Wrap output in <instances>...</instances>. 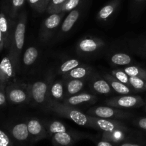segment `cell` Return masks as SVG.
I'll return each instance as SVG.
<instances>
[{
  "mask_svg": "<svg viewBox=\"0 0 146 146\" xmlns=\"http://www.w3.org/2000/svg\"><path fill=\"white\" fill-rule=\"evenodd\" d=\"M145 110H146V106H145Z\"/></svg>",
  "mask_w": 146,
  "mask_h": 146,
  "instance_id": "ee69618b",
  "label": "cell"
},
{
  "mask_svg": "<svg viewBox=\"0 0 146 146\" xmlns=\"http://www.w3.org/2000/svg\"><path fill=\"white\" fill-rule=\"evenodd\" d=\"M97 100L95 95L88 93H78L75 95L67 96L62 101L63 104L76 107L84 104H94Z\"/></svg>",
  "mask_w": 146,
  "mask_h": 146,
  "instance_id": "7c38bea8",
  "label": "cell"
},
{
  "mask_svg": "<svg viewBox=\"0 0 146 146\" xmlns=\"http://www.w3.org/2000/svg\"><path fill=\"white\" fill-rule=\"evenodd\" d=\"M121 0H111L104 5L97 14V19L101 22H106L112 17L119 6Z\"/></svg>",
  "mask_w": 146,
  "mask_h": 146,
  "instance_id": "9a60e30c",
  "label": "cell"
},
{
  "mask_svg": "<svg viewBox=\"0 0 146 146\" xmlns=\"http://www.w3.org/2000/svg\"><path fill=\"white\" fill-rule=\"evenodd\" d=\"M50 1L51 0H43V4H42V7H41V13L44 12L45 11H46L47 7H48V4H49Z\"/></svg>",
  "mask_w": 146,
  "mask_h": 146,
  "instance_id": "f35d334b",
  "label": "cell"
},
{
  "mask_svg": "<svg viewBox=\"0 0 146 146\" xmlns=\"http://www.w3.org/2000/svg\"><path fill=\"white\" fill-rule=\"evenodd\" d=\"M111 62L115 66H126L131 65L133 63V58L129 54L125 53L118 52L111 55Z\"/></svg>",
  "mask_w": 146,
  "mask_h": 146,
  "instance_id": "603a6c76",
  "label": "cell"
},
{
  "mask_svg": "<svg viewBox=\"0 0 146 146\" xmlns=\"http://www.w3.org/2000/svg\"><path fill=\"white\" fill-rule=\"evenodd\" d=\"M7 98L14 104H21L27 103L31 99L29 92V86H24L19 85H9L6 87Z\"/></svg>",
  "mask_w": 146,
  "mask_h": 146,
  "instance_id": "9c48e42d",
  "label": "cell"
},
{
  "mask_svg": "<svg viewBox=\"0 0 146 146\" xmlns=\"http://www.w3.org/2000/svg\"><path fill=\"white\" fill-rule=\"evenodd\" d=\"M38 57V50L35 46H29L26 49L23 56V64L26 66H31L35 64Z\"/></svg>",
  "mask_w": 146,
  "mask_h": 146,
  "instance_id": "484cf974",
  "label": "cell"
},
{
  "mask_svg": "<svg viewBox=\"0 0 146 146\" xmlns=\"http://www.w3.org/2000/svg\"><path fill=\"white\" fill-rule=\"evenodd\" d=\"M27 127L31 143H36L44 138H48L45 124L43 123L38 118H32L27 120Z\"/></svg>",
  "mask_w": 146,
  "mask_h": 146,
  "instance_id": "30bf717a",
  "label": "cell"
},
{
  "mask_svg": "<svg viewBox=\"0 0 146 146\" xmlns=\"http://www.w3.org/2000/svg\"><path fill=\"white\" fill-rule=\"evenodd\" d=\"M130 87L137 91H146V80L138 77L129 76Z\"/></svg>",
  "mask_w": 146,
  "mask_h": 146,
  "instance_id": "f1b7e54d",
  "label": "cell"
},
{
  "mask_svg": "<svg viewBox=\"0 0 146 146\" xmlns=\"http://www.w3.org/2000/svg\"><path fill=\"white\" fill-rule=\"evenodd\" d=\"M27 15L26 11H22L19 14L15 28L14 29L11 45H10L9 56L12 60L16 68L18 67L20 55L24 45L25 33L27 28Z\"/></svg>",
  "mask_w": 146,
  "mask_h": 146,
  "instance_id": "7a4b0ae2",
  "label": "cell"
},
{
  "mask_svg": "<svg viewBox=\"0 0 146 146\" xmlns=\"http://www.w3.org/2000/svg\"><path fill=\"white\" fill-rule=\"evenodd\" d=\"M87 114L91 116L98 117L102 118L114 120L128 119L132 116V114L120 108L109 106H95L92 107L87 111Z\"/></svg>",
  "mask_w": 146,
  "mask_h": 146,
  "instance_id": "3957f363",
  "label": "cell"
},
{
  "mask_svg": "<svg viewBox=\"0 0 146 146\" xmlns=\"http://www.w3.org/2000/svg\"><path fill=\"white\" fill-rule=\"evenodd\" d=\"M111 74L113 76L119 81L130 86L129 76L123 70V68H121H121H118V69L113 70V71H111Z\"/></svg>",
  "mask_w": 146,
  "mask_h": 146,
  "instance_id": "1f68e13d",
  "label": "cell"
},
{
  "mask_svg": "<svg viewBox=\"0 0 146 146\" xmlns=\"http://www.w3.org/2000/svg\"><path fill=\"white\" fill-rule=\"evenodd\" d=\"M52 78L48 77L44 80H39L29 85V92L31 99L38 105L46 104L48 98L50 86Z\"/></svg>",
  "mask_w": 146,
  "mask_h": 146,
  "instance_id": "5b68a950",
  "label": "cell"
},
{
  "mask_svg": "<svg viewBox=\"0 0 146 146\" xmlns=\"http://www.w3.org/2000/svg\"><path fill=\"white\" fill-rule=\"evenodd\" d=\"M106 104L117 108H139L144 105V101L139 96L123 95L111 98L106 101Z\"/></svg>",
  "mask_w": 146,
  "mask_h": 146,
  "instance_id": "52a82bcc",
  "label": "cell"
},
{
  "mask_svg": "<svg viewBox=\"0 0 146 146\" xmlns=\"http://www.w3.org/2000/svg\"><path fill=\"white\" fill-rule=\"evenodd\" d=\"M54 146H74L76 142V137L69 132L56 133L51 137Z\"/></svg>",
  "mask_w": 146,
  "mask_h": 146,
  "instance_id": "ffe728a7",
  "label": "cell"
},
{
  "mask_svg": "<svg viewBox=\"0 0 146 146\" xmlns=\"http://www.w3.org/2000/svg\"><path fill=\"white\" fill-rule=\"evenodd\" d=\"M11 134L14 138L19 142H26L28 140H30L27 122L19 123L14 125L11 129Z\"/></svg>",
  "mask_w": 146,
  "mask_h": 146,
  "instance_id": "44dd1931",
  "label": "cell"
},
{
  "mask_svg": "<svg viewBox=\"0 0 146 146\" xmlns=\"http://www.w3.org/2000/svg\"><path fill=\"white\" fill-rule=\"evenodd\" d=\"M0 146H11L9 137L1 130H0Z\"/></svg>",
  "mask_w": 146,
  "mask_h": 146,
  "instance_id": "836d02e7",
  "label": "cell"
},
{
  "mask_svg": "<svg viewBox=\"0 0 146 146\" xmlns=\"http://www.w3.org/2000/svg\"><path fill=\"white\" fill-rule=\"evenodd\" d=\"M104 40L98 37L86 36L81 38L76 45V51L83 56H90L98 52L104 47Z\"/></svg>",
  "mask_w": 146,
  "mask_h": 146,
  "instance_id": "ba28073f",
  "label": "cell"
},
{
  "mask_svg": "<svg viewBox=\"0 0 146 146\" xmlns=\"http://www.w3.org/2000/svg\"><path fill=\"white\" fill-rule=\"evenodd\" d=\"M94 69L91 66L81 64L78 66L63 75L64 80L66 79H85L93 74Z\"/></svg>",
  "mask_w": 146,
  "mask_h": 146,
  "instance_id": "5bb4252c",
  "label": "cell"
},
{
  "mask_svg": "<svg viewBox=\"0 0 146 146\" xmlns=\"http://www.w3.org/2000/svg\"><path fill=\"white\" fill-rule=\"evenodd\" d=\"M145 46H146V42H145Z\"/></svg>",
  "mask_w": 146,
  "mask_h": 146,
  "instance_id": "7bdbcfd3",
  "label": "cell"
},
{
  "mask_svg": "<svg viewBox=\"0 0 146 146\" xmlns=\"http://www.w3.org/2000/svg\"><path fill=\"white\" fill-rule=\"evenodd\" d=\"M16 67L9 55L0 61V86H5L14 78Z\"/></svg>",
  "mask_w": 146,
  "mask_h": 146,
  "instance_id": "8fae6325",
  "label": "cell"
},
{
  "mask_svg": "<svg viewBox=\"0 0 146 146\" xmlns=\"http://www.w3.org/2000/svg\"><path fill=\"white\" fill-rule=\"evenodd\" d=\"M4 48V38H3L2 33H1V30H0V51H1L3 50V48Z\"/></svg>",
  "mask_w": 146,
  "mask_h": 146,
  "instance_id": "60d3db41",
  "label": "cell"
},
{
  "mask_svg": "<svg viewBox=\"0 0 146 146\" xmlns=\"http://www.w3.org/2000/svg\"><path fill=\"white\" fill-rule=\"evenodd\" d=\"M0 30L2 33L4 41V47L8 48L10 47L12 38L13 33L11 23L6 14L3 11L0 12Z\"/></svg>",
  "mask_w": 146,
  "mask_h": 146,
  "instance_id": "4fadbf2b",
  "label": "cell"
},
{
  "mask_svg": "<svg viewBox=\"0 0 146 146\" xmlns=\"http://www.w3.org/2000/svg\"><path fill=\"white\" fill-rule=\"evenodd\" d=\"M145 0H134V2L136 3V4H141V3L143 2Z\"/></svg>",
  "mask_w": 146,
  "mask_h": 146,
  "instance_id": "b9f144b4",
  "label": "cell"
},
{
  "mask_svg": "<svg viewBox=\"0 0 146 146\" xmlns=\"http://www.w3.org/2000/svg\"><path fill=\"white\" fill-rule=\"evenodd\" d=\"M66 0H51L47 7L46 11L48 14H53L58 8L66 2Z\"/></svg>",
  "mask_w": 146,
  "mask_h": 146,
  "instance_id": "d6a6232c",
  "label": "cell"
},
{
  "mask_svg": "<svg viewBox=\"0 0 146 146\" xmlns=\"http://www.w3.org/2000/svg\"><path fill=\"white\" fill-rule=\"evenodd\" d=\"M134 123L141 129L143 130V131H146V118L143 117V118H140L138 119L135 120L134 121Z\"/></svg>",
  "mask_w": 146,
  "mask_h": 146,
  "instance_id": "d590c367",
  "label": "cell"
},
{
  "mask_svg": "<svg viewBox=\"0 0 146 146\" xmlns=\"http://www.w3.org/2000/svg\"><path fill=\"white\" fill-rule=\"evenodd\" d=\"M104 78L108 81L112 88L113 91L121 95H127L132 92V88L129 86L118 81L111 74H104Z\"/></svg>",
  "mask_w": 146,
  "mask_h": 146,
  "instance_id": "d6986e66",
  "label": "cell"
},
{
  "mask_svg": "<svg viewBox=\"0 0 146 146\" xmlns=\"http://www.w3.org/2000/svg\"><path fill=\"white\" fill-rule=\"evenodd\" d=\"M46 106L48 110L67 119L71 120L77 125L92 128L91 115L85 114L80 110L77 109L76 107L50 99L47 101Z\"/></svg>",
  "mask_w": 146,
  "mask_h": 146,
  "instance_id": "6da1fadb",
  "label": "cell"
},
{
  "mask_svg": "<svg viewBox=\"0 0 146 146\" xmlns=\"http://www.w3.org/2000/svg\"><path fill=\"white\" fill-rule=\"evenodd\" d=\"M91 123L92 128L102 132H114V131H123V132H130V129L125 125V123L119 120L108 119L98 117L91 116Z\"/></svg>",
  "mask_w": 146,
  "mask_h": 146,
  "instance_id": "8992f818",
  "label": "cell"
},
{
  "mask_svg": "<svg viewBox=\"0 0 146 146\" xmlns=\"http://www.w3.org/2000/svg\"><path fill=\"white\" fill-rule=\"evenodd\" d=\"M26 1L27 0H11V7L9 10V15L11 18L14 19L18 16L19 11L24 5Z\"/></svg>",
  "mask_w": 146,
  "mask_h": 146,
  "instance_id": "4dcf8cb0",
  "label": "cell"
},
{
  "mask_svg": "<svg viewBox=\"0 0 146 146\" xmlns=\"http://www.w3.org/2000/svg\"><path fill=\"white\" fill-rule=\"evenodd\" d=\"M80 15H81V9H79L76 8L72 11H69V14L66 16L61 26V30H60L61 34H67L69 32L79 19Z\"/></svg>",
  "mask_w": 146,
  "mask_h": 146,
  "instance_id": "ac0fdd59",
  "label": "cell"
},
{
  "mask_svg": "<svg viewBox=\"0 0 146 146\" xmlns=\"http://www.w3.org/2000/svg\"><path fill=\"white\" fill-rule=\"evenodd\" d=\"M66 96L75 95L83 89L85 84V79H66L64 80Z\"/></svg>",
  "mask_w": 146,
  "mask_h": 146,
  "instance_id": "7402d4cb",
  "label": "cell"
},
{
  "mask_svg": "<svg viewBox=\"0 0 146 146\" xmlns=\"http://www.w3.org/2000/svg\"><path fill=\"white\" fill-rule=\"evenodd\" d=\"M31 6V8L34 9L35 10L38 11V12L41 13V7H42L43 0H27Z\"/></svg>",
  "mask_w": 146,
  "mask_h": 146,
  "instance_id": "e575fe53",
  "label": "cell"
},
{
  "mask_svg": "<svg viewBox=\"0 0 146 146\" xmlns=\"http://www.w3.org/2000/svg\"><path fill=\"white\" fill-rule=\"evenodd\" d=\"M123 70L129 76L138 77L146 80V70L138 66L128 65L123 68Z\"/></svg>",
  "mask_w": 146,
  "mask_h": 146,
  "instance_id": "4316f807",
  "label": "cell"
},
{
  "mask_svg": "<svg viewBox=\"0 0 146 146\" xmlns=\"http://www.w3.org/2000/svg\"><path fill=\"white\" fill-rule=\"evenodd\" d=\"M115 145H117V144L113 143L112 142H110V141L105 139H103V138L102 140H101V141H98L96 143V146H115Z\"/></svg>",
  "mask_w": 146,
  "mask_h": 146,
  "instance_id": "74e56055",
  "label": "cell"
},
{
  "mask_svg": "<svg viewBox=\"0 0 146 146\" xmlns=\"http://www.w3.org/2000/svg\"><path fill=\"white\" fill-rule=\"evenodd\" d=\"M64 91H65L64 81L58 80L52 82L50 86L48 100L50 99L57 102H62L65 98Z\"/></svg>",
  "mask_w": 146,
  "mask_h": 146,
  "instance_id": "2e32d148",
  "label": "cell"
},
{
  "mask_svg": "<svg viewBox=\"0 0 146 146\" xmlns=\"http://www.w3.org/2000/svg\"><path fill=\"white\" fill-rule=\"evenodd\" d=\"M64 15L65 12L49 14V16L44 20L39 31V38L41 42L46 43L49 41L59 27Z\"/></svg>",
  "mask_w": 146,
  "mask_h": 146,
  "instance_id": "277c9868",
  "label": "cell"
},
{
  "mask_svg": "<svg viewBox=\"0 0 146 146\" xmlns=\"http://www.w3.org/2000/svg\"><path fill=\"white\" fill-rule=\"evenodd\" d=\"M81 0H66V2L63 5H61L59 8L57 9L54 13H61L71 11L73 9L76 8L79 4L81 3ZM53 13V14H54Z\"/></svg>",
  "mask_w": 146,
  "mask_h": 146,
  "instance_id": "f546056e",
  "label": "cell"
},
{
  "mask_svg": "<svg viewBox=\"0 0 146 146\" xmlns=\"http://www.w3.org/2000/svg\"><path fill=\"white\" fill-rule=\"evenodd\" d=\"M126 133V132L120 131L114 132H103L102 138L115 144H118L124 142L127 139Z\"/></svg>",
  "mask_w": 146,
  "mask_h": 146,
  "instance_id": "cb8c5ba5",
  "label": "cell"
},
{
  "mask_svg": "<svg viewBox=\"0 0 146 146\" xmlns=\"http://www.w3.org/2000/svg\"><path fill=\"white\" fill-rule=\"evenodd\" d=\"M48 137H52L58 133L67 132V128L63 123L58 121H48L45 124Z\"/></svg>",
  "mask_w": 146,
  "mask_h": 146,
  "instance_id": "d4e9b609",
  "label": "cell"
},
{
  "mask_svg": "<svg viewBox=\"0 0 146 146\" xmlns=\"http://www.w3.org/2000/svg\"><path fill=\"white\" fill-rule=\"evenodd\" d=\"M118 146H142L138 143H131V142H123L120 143V145Z\"/></svg>",
  "mask_w": 146,
  "mask_h": 146,
  "instance_id": "ab89813d",
  "label": "cell"
},
{
  "mask_svg": "<svg viewBox=\"0 0 146 146\" xmlns=\"http://www.w3.org/2000/svg\"><path fill=\"white\" fill-rule=\"evenodd\" d=\"M7 101V96H6V86H0V106H3L6 104Z\"/></svg>",
  "mask_w": 146,
  "mask_h": 146,
  "instance_id": "8d00e7d4",
  "label": "cell"
},
{
  "mask_svg": "<svg viewBox=\"0 0 146 146\" xmlns=\"http://www.w3.org/2000/svg\"><path fill=\"white\" fill-rule=\"evenodd\" d=\"M81 61L78 59H76V58H71V59L66 60V61H64V63L61 64L59 68H58V72L63 76L66 74V73L69 72L70 71L74 69L76 67L81 65Z\"/></svg>",
  "mask_w": 146,
  "mask_h": 146,
  "instance_id": "83f0119b",
  "label": "cell"
},
{
  "mask_svg": "<svg viewBox=\"0 0 146 146\" xmlns=\"http://www.w3.org/2000/svg\"><path fill=\"white\" fill-rule=\"evenodd\" d=\"M90 85L92 89L98 94L108 95L113 91L111 85L105 78H101L99 76L93 77Z\"/></svg>",
  "mask_w": 146,
  "mask_h": 146,
  "instance_id": "e0dca14e",
  "label": "cell"
}]
</instances>
